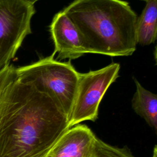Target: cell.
I'll use <instances>...</instances> for the list:
<instances>
[{
    "label": "cell",
    "instance_id": "obj_1",
    "mask_svg": "<svg viewBox=\"0 0 157 157\" xmlns=\"http://www.w3.org/2000/svg\"><path fill=\"white\" fill-rule=\"evenodd\" d=\"M68 128L52 98L17 76L0 95V157H44Z\"/></svg>",
    "mask_w": 157,
    "mask_h": 157
},
{
    "label": "cell",
    "instance_id": "obj_2",
    "mask_svg": "<svg viewBox=\"0 0 157 157\" xmlns=\"http://www.w3.org/2000/svg\"><path fill=\"white\" fill-rule=\"evenodd\" d=\"M82 34L89 53L131 55L136 48L137 18L121 0H75L63 10Z\"/></svg>",
    "mask_w": 157,
    "mask_h": 157
},
{
    "label": "cell",
    "instance_id": "obj_3",
    "mask_svg": "<svg viewBox=\"0 0 157 157\" xmlns=\"http://www.w3.org/2000/svg\"><path fill=\"white\" fill-rule=\"evenodd\" d=\"M55 53L36 62L15 67L17 77L45 93L63 110L67 118L71 113L77 90L80 73L71 61L54 58Z\"/></svg>",
    "mask_w": 157,
    "mask_h": 157
},
{
    "label": "cell",
    "instance_id": "obj_4",
    "mask_svg": "<svg viewBox=\"0 0 157 157\" xmlns=\"http://www.w3.org/2000/svg\"><path fill=\"white\" fill-rule=\"evenodd\" d=\"M120 68L118 63H111L98 70L80 73L76 95L68 118L69 128L98 119L100 102L110 85L118 78Z\"/></svg>",
    "mask_w": 157,
    "mask_h": 157
},
{
    "label": "cell",
    "instance_id": "obj_5",
    "mask_svg": "<svg viewBox=\"0 0 157 157\" xmlns=\"http://www.w3.org/2000/svg\"><path fill=\"white\" fill-rule=\"evenodd\" d=\"M36 10L24 0H0V71L10 64L25 37L31 33Z\"/></svg>",
    "mask_w": 157,
    "mask_h": 157
},
{
    "label": "cell",
    "instance_id": "obj_6",
    "mask_svg": "<svg viewBox=\"0 0 157 157\" xmlns=\"http://www.w3.org/2000/svg\"><path fill=\"white\" fill-rule=\"evenodd\" d=\"M50 31L58 59H74L89 53L82 34L63 10L54 16Z\"/></svg>",
    "mask_w": 157,
    "mask_h": 157
},
{
    "label": "cell",
    "instance_id": "obj_7",
    "mask_svg": "<svg viewBox=\"0 0 157 157\" xmlns=\"http://www.w3.org/2000/svg\"><path fill=\"white\" fill-rule=\"evenodd\" d=\"M97 137L85 124L68 128L44 157H94Z\"/></svg>",
    "mask_w": 157,
    "mask_h": 157
},
{
    "label": "cell",
    "instance_id": "obj_8",
    "mask_svg": "<svg viewBox=\"0 0 157 157\" xmlns=\"http://www.w3.org/2000/svg\"><path fill=\"white\" fill-rule=\"evenodd\" d=\"M145 1L146 5L136 25V43L143 46L155 42L157 34V0Z\"/></svg>",
    "mask_w": 157,
    "mask_h": 157
},
{
    "label": "cell",
    "instance_id": "obj_9",
    "mask_svg": "<svg viewBox=\"0 0 157 157\" xmlns=\"http://www.w3.org/2000/svg\"><path fill=\"white\" fill-rule=\"evenodd\" d=\"M136 90L132 99V108L146 123L157 131V96L145 89L134 78Z\"/></svg>",
    "mask_w": 157,
    "mask_h": 157
},
{
    "label": "cell",
    "instance_id": "obj_10",
    "mask_svg": "<svg viewBox=\"0 0 157 157\" xmlns=\"http://www.w3.org/2000/svg\"><path fill=\"white\" fill-rule=\"evenodd\" d=\"M94 157H134L126 147L112 146L97 137L95 144ZM151 157H157V147L155 145Z\"/></svg>",
    "mask_w": 157,
    "mask_h": 157
},
{
    "label": "cell",
    "instance_id": "obj_11",
    "mask_svg": "<svg viewBox=\"0 0 157 157\" xmlns=\"http://www.w3.org/2000/svg\"><path fill=\"white\" fill-rule=\"evenodd\" d=\"M16 76L15 67L10 64L0 71V95L5 88L15 78Z\"/></svg>",
    "mask_w": 157,
    "mask_h": 157
},
{
    "label": "cell",
    "instance_id": "obj_12",
    "mask_svg": "<svg viewBox=\"0 0 157 157\" xmlns=\"http://www.w3.org/2000/svg\"><path fill=\"white\" fill-rule=\"evenodd\" d=\"M24 1H25L28 2L30 3V4H34V3H35V2H36L37 1H38L39 0H24Z\"/></svg>",
    "mask_w": 157,
    "mask_h": 157
},
{
    "label": "cell",
    "instance_id": "obj_13",
    "mask_svg": "<svg viewBox=\"0 0 157 157\" xmlns=\"http://www.w3.org/2000/svg\"><path fill=\"white\" fill-rule=\"evenodd\" d=\"M143 1H146V0H143Z\"/></svg>",
    "mask_w": 157,
    "mask_h": 157
}]
</instances>
